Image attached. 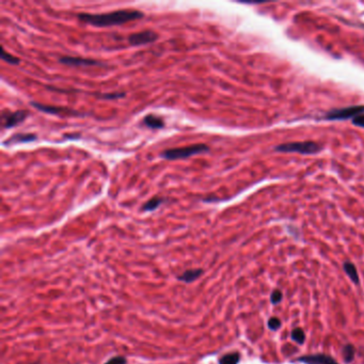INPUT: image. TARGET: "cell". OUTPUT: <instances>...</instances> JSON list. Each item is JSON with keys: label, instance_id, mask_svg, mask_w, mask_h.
<instances>
[{"label": "cell", "instance_id": "14", "mask_svg": "<svg viewBox=\"0 0 364 364\" xmlns=\"http://www.w3.org/2000/svg\"><path fill=\"white\" fill-rule=\"evenodd\" d=\"M241 360V356L238 352H231V354H227L223 356L220 360V364H237Z\"/></svg>", "mask_w": 364, "mask_h": 364}, {"label": "cell", "instance_id": "10", "mask_svg": "<svg viewBox=\"0 0 364 364\" xmlns=\"http://www.w3.org/2000/svg\"><path fill=\"white\" fill-rule=\"evenodd\" d=\"M36 135L33 134H17L11 137L9 140L5 142V144H16V143H25L36 140Z\"/></svg>", "mask_w": 364, "mask_h": 364}, {"label": "cell", "instance_id": "19", "mask_svg": "<svg viewBox=\"0 0 364 364\" xmlns=\"http://www.w3.org/2000/svg\"><path fill=\"white\" fill-rule=\"evenodd\" d=\"M268 327L271 330H278L281 327V321L277 317H271L268 322Z\"/></svg>", "mask_w": 364, "mask_h": 364}, {"label": "cell", "instance_id": "20", "mask_svg": "<svg viewBox=\"0 0 364 364\" xmlns=\"http://www.w3.org/2000/svg\"><path fill=\"white\" fill-rule=\"evenodd\" d=\"M282 297H283V296H282V293L280 292V291H278V290H276V291H274V292H272V294H271V302L272 303H279L281 300H282Z\"/></svg>", "mask_w": 364, "mask_h": 364}, {"label": "cell", "instance_id": "7", "mask_svg": "<svg viewBox=\"0 0 364 364\" xmlns=\"http://www.w3.org/2000/svg\"><path fill=\"white\" fill-rule=\"evenodd\" d=\"M59 61L65 65H71V66H91V65H101L100 62L93 60V59H86V58H81V57H71V56H65L61 57Z\"/></svg>", "mask_w": 364, "mask_h": 364}, {"label": "cell", "instance_id": "1", "mask_svg": "<svg viewBox=\"0 0 364 364\" xmlns=\"http://www.w3.org/2000/svg\"><path fill=\"white\" fill-rule=\"evenodd\" d=\"M77 17L79 20L86 22V24L92 25L95 27H109L116 25H123V24H126L128 21L140 19L143 17V13L138 10L123 9V10L113 11V12L101 13V14L81 13L78 14Z\"/></svg>", "mask_w": 364, "mask_h": 364}, {"label": "cell", "instance_id": "16", "mask_svg": "<svg viewBox=\"0 0 364 364\" xmlns=\"http://www.w3.org/2000/svg\"><path fill=\"white\" fill-rule=\"evenodd\" d=\"M2 59L10 64H18L19 63V59L11 55L10 53H8L4 47H2Z\"/></svg>", "mask_w": 364, "mask_h": 364}, {"label": "cell", "instance_id": "12", "mask_svg": "<svg viewBox=\"0 0 364 364\" xmlns=\"http://www.w3.org/2000/svg\"><path fill=\"white\" fill-rule=\"evenodd\" d=\"M203 274L202 269H190L186 270L183 275L178 276V280L183 281L185 283H191L193 281H196L201 275Z\"/></svg>", "mask_w": 364, "mask_h": 364}, {"label": "cell", "instance_id": "8", "mask_svg": "<svg viewBox=\"0 0 364 364\" xmlns=\"http://www.w3.org/2000/svg\"><path fill=\"white\" fill-rule=\"evenodd\" d=\"M31 105L33 107H36L37 109L46 112V113H51V115H69V116H76L78 115V112L74 111V110H70L66 108H62V107H55V106H46V105H42L39 103H31Z\"/></svg>", "mask_w": 364, "mask_h": 364}, {"label": "cell", "instance_id": "18", "mask_svg": "<svg viewBox=\"0 0 364 364\" xmlns=\"http://www.w3.org/2000/svg\"><path fill=\"white\" fill-rule=\"evenodd\" d=\"M354 356H355V348L351 345H347L343 348V357L346 362H350L352 359H354Z\"/></svg>", "mask_w": 364, "mask_h": 364}, {"label": "cell", "instance_id": "17", "mask_svg": "<svg viewBox=\"0 0 364 364\" xmlns=\"http://www.w3.org/2000/svg\"><path fill=\"white\" fill-rule=\"evenodd\" d=\"M292 339L295 341V342H297L298 344H303L304 340H305V334L300 328H297L292 331Z\"/></svg>", "mask_w": 364, "mask_h": 364}, {"label": "cell", "instance_id": "4", "mask_svg": "<svg viewBox=\"0 0 364 364\" xmlns=\"http://www.w3.org/2000/svg\"><path fill=\"white\" fill-rule=\"evenodd\" d=\"M364 113V106H351L342 109H335L330 111L326 116L327 120H347L355 119L356 117Z\"/></svg>", "mask_w": 364, "mask_h": 364}, {"label": "cell", "instance_id": "11", "mask_svg": "<svg viewBox=\"0 0 364 364\" xmlns=\"http://www.w3.org/2000/svg\"><path fill=\"white\" fill-rule=\"evenodd\" d=\"M143 123L146 125L147 127H150V128H155V129H158V128H163L165 126V122L162 118H159V117H156V116H153V115H149V116H146L144 119H143Z\"/></svg>", "mask_w": 364, "mask_h": 364}, {"label": "cell", "instance_id": "9", "mask_svg": "<svg viewBox=\"0 0 364 364\" xmlns=\"http://www.w3.org/2000/svg\"><path fill=\"white\" fill-rule=\"evenodd\" d=\"M299 361L304 364H337V362L333 358L321 354L302 357L299 359Z\"/></svg>", "mask_w": 364, "mask_h": 364}, {"label": "cell", "instance_id": "5", "mask_svg": "<svg viewBox=\"0 0 364 364\" xmlns=\"http://www.w3.org/2000/svg\"><path fill=\"white\" fill-rule=\"evenodd\" d=\"M158 40V35L152 30H143L133 33L128 37V43L133 46H141V45L150 44Z\"/></svg>", "mask_w": 364, "mask_h": 364}, {"label": "cell", "instance_id": "6", "mask_svg": "<svg viewBox=\"0 0 364 364\" xmlns=\"http://www.w3.org/2000/svg\"><path fill=\"white\" fill-rule=\"evenodd\" d=\"M28 117V112L25 110H18V111H4L2 120H3V126L4 128H11L14 127L16 125L24 122L25 119Z\"/></svg>", "mask_w": 364, "mask_h": 364}, {"label": "cell", "instance_id": "23", "mask_svg": "<svg viewBox=\"0 0 364 364\" xmlns=\"http://www.w3.org/2000/svg\"><path fill=\"white\" fill-rule=\"evenodd\" d=\"M106 364H126V359L124 357H115L110 359Z\"/></svg>", "mask_w": 364, "mask_h": 364}, {"label": "cell", "instance_id": "15", "mask_svg": "<svg viewBox=\"0 0 364 364\" xmlns=\"http://www.w3.org/2000/svg\"><path fill=\"white\" fill-rule=\"evenodd\" d=\"M163 202H164L163 199L154 197V198H152L151 200H149V201H147V202L144 204V205H143V210L146 211V212H152V211L158 209L159 205H161V204H162Z\"/></svg>", "mask_w": 364, "mask_h": 364}, {"label": "cell", "instance_id": "13", "mask_svg": "<svg viewBox=\"0 0 364 364\" xmlns=\"http://www.w3.org/2000/svg\"><path fill=\"white\" fill-rule=\"evenodd\" d=\"M344 270H345L347 276L350 278V280L352 282L356 283V284L359 283V280H360L359 279V275H358V271H357V269H356L354 264H351V263H349V262H347V263L344 264Z\"/></svg>", "mask_w": 364, "mask_h": 364}, {"label": "cell", "instance_id": "21", "mask_svg": "<svg viewBox=\"0 0 364 364\" xmlns=\"http://www.w3.org/2000/svg\"><path fill=\"white\" fill-rule=\"evenodd\" d=\"M352 124L364 128V113H362V115L356 117L355 119H352Z\"/></svg>", "mask_w": 364, "mask_h": 364}, {"label": "cell", "instance_id": "2", "mask_svg": "<svg viewBox=\"0 0 364 364\" xmlns=\"http://www.w3.org/2000/svg\"><path fill=\"white\" fill-rule=\"evenodd\" d=\"M210 151V147L206 144H193L184 147H175V149H168L162 153V156L169 161H175V159L188 158L193 155L202 154Z\"/></svg>", "mask_w": 364, "mask_h": 364}, {"label": "cell", "instance_id": "3", "mask_svg": "<svg viewBox=\"0 0 364 364\" xmlns=\"http://www.w3.org/2000/svg\"><path fill=\"white\" fill-rule=\"evenodd\" d=\"M321 150V146L313 141L290 142L278 145L276 151L279 152H297L300 154H315Z\"/></svg>", "mask_w": 364, "mask_h": 364}, {"label": "cell", "instance_id": "22", "mask_svg": "<svg viewBox=\"0 0 364 364\" xmlns=\"http://www.w3.org/2000/svg\"><path fill=\"white\" fill-rule=\"evenodd\" d=\"M125 93H106L103 94L100 97L101 98H106V99H115V98H120V97H124Z\"/></svg>", "mask_w": 364, "mask_h": 364}]
</instances>
